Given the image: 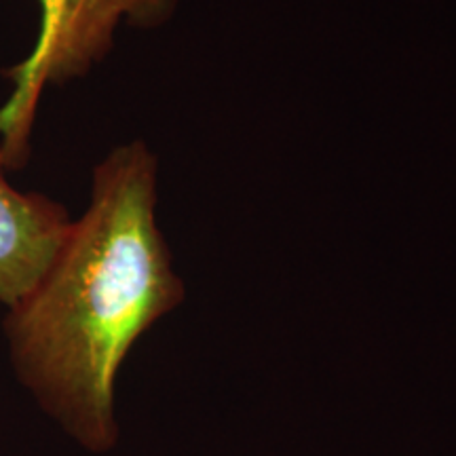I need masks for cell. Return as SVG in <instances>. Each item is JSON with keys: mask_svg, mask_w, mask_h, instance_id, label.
I'll return each instance as SVG.
<instances>
[{"mask_svg": "<svg viewBox=\"0 0 456 456\" xmlns=\"http://www.w3.org/2000/svg\"><path fill=\"white\" fill-rule=\"evenodd\" d=\"M157 203L152 148L144 140L114 146L94 167L87 209L4 319L17 380L94 454L118 442L114 389L129 351L186 296Z\"/></svg>", "mask_w": 456, "mask_h": 456, "instance_id": "6da1fadb", "label": "cell"}, {"mask_svg": "<svg viewBox=\"0 0 456 456\" xmlns=\"http://www.w3.org/2000/svg\"><path fill=\"white\" fill-rule=\"evenodd\" d=\"M38 7L41 26L32 51L4 70L11 94L0 104V165L7 171L30 161L45 89L87 77L110 53L121 26L163 28L178 0H38Z\"/></svg>", "mask_w": 456, "mask_h": 456, "instance_id": "7a4b0ae2", "label": "cell"}, {"mask_svg": "<svg viewBox=\"0 0 456 456\" xmlns=\"http://www.w3.org/2000/svg\"><path fill=\"white\" fill-rule=\"evenodd\" d=\"M70 214L43 192H24L0 165V305L11 309L41 281L70 228Z\"/></svg>", "mask_w": 456, "mask_h": 456, "instance_id": "3957f363", "label": "cell"}]
</instances>
